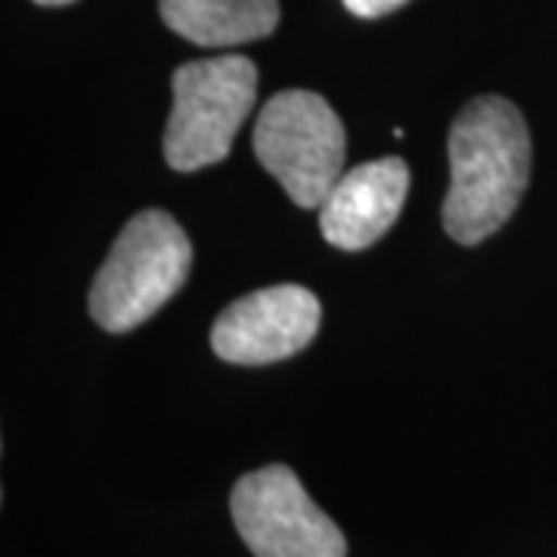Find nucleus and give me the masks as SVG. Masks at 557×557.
I'll return each instance as SVG.
<instances>
[{
    "instance_id": "obj_10",
    "label": "nucleus",
    "mask_w": 557,
    "mask_h": 557,
    "mask_svg": "<svg viewBox=\"0 0 557 557\" xmlns=\"http://www.w3.org/2000/svg\"><path fill=\"white\" fill-rule=\"evenodd\" d=\"M40 7H62V3H72V0H35Z\"/></svg>"
},
{
    "instance_id": "obj_8",
    "label": "nucleus",
    "mask_w": 557,
    "mask_h": 557,
    "mask_svg": "<svg viewBox=\"0 0 557 557\" xmlns=\"http://www.w3.org/2000/svg\"><path fill=\"white\" fill-rule=\"evenodd\" d=\"M161 20L199 47H239L273 35L278 0H159Z\"/></svg>"
},
{
    "instance_id": "obj_9",
    "label": "nucleus",
    "mask_w": 557,
    "mask_h": 557,
    "mask_svg": "<svg viewBox=\"0 0 557 557\" xmlns=\"http://www.w3.org/2000/svg\"><path fill=\"white\" fill-rule=\"evenodd\" d=\"M341 3L359 20H379V16H387L399 7H406L409 0H341Z\"/></svg>"
},
{
    "instance_id": "obj_7",
    "label": "nucleus",
    "mask_w": 557,
    "mask_h": 557,
    "mask_svg": "<svg viewBox=\"0 0 557 557\" xmlns=\"http://www.w3.org/2000/svg\"><path fill=\"white\" fill-rule=\"evenodd\" d=\"M409 196V168L403 159H375L341 174L319 205V230L341 251H362L397 223Z\"/></svg>"
},
{
    "instance_id": "obj_5",
    "label": "nucleus",
    "mask_w": 557,
    "mask_h": 557,
    "mask_svg": "<svg viewBox=\"0 0 557 557\" xmlns=\"http://www.w3.org/2000/svg\"><path fill=\"white\" fill-rule=\"evenodd\" d=\"M233 523L255 557H347L344 533L285 465L251 471L236 483Z\"/></svg>"
},
{
    "instance_id": "obj_2",
    "label": "nucleus",
    "mask_w": 557,
    "mask_h": 557,
    "mask_svg": "<svg viewBox=\"0 0 557 557\" xmlns=\"http://www.w3.org/2000/svg\"><path fill=\"white\" fill-rule=\"evenodd\" d=\"M193 245L168 211H143L121 230L90 288V317L106 332H131L177 295Z\"/></svg>"
},
{
    "instance_id": "obj_3",
    "label": "nucleus",
    "mask_w": 557,
    "mask_h": 557,
    "mask_svg": "<svg viewBox=\"0 0 557 557\" xmlns=\"http://www.w3.org/2000/svg\"><path fill=\"white\" fill-rule=\"evenodd\" d=\"M258 100V69L245 57H214L174 72V109L164 127V159L174 171H201L230 156Z\"/></svg>"
},
{
    "instance_id": "obj_4",
    "label": "nucleus",
    "mask_w": 557,
    "mask_h": 557,
    "mask_svg": "<svg viewBox=\"0 0 557 557\" xmlns=\"http://www.w3.org/2000/svg\"><path fill=\"white\" fill-rule=\"evenodd\" d=\"M255 156L298 208H319L344 174V124L319 94L285 90L260 109Z\"/></svg>"
},
{
    "instance_id": "obj_1",
    "label": "nucleus",
    "mask_w": 557,
    "mask_h": 557,
    "mask_svg": "<svg viewBox=\"0 0 557 557\" xmlns=\"http://www.w3.org/2000/svg\"><path fill=\"white\" fill-rule=\"evenodd\" d=\"M533 146L518 106L502 97L471 100L449 131V193L443 226L461 245L493 236L518 211L530 183Z\"/></svg>"
},
{
    "instance_id": "obj_6",
    "label": "nucleus",
    "mask_w": 557,
    "mask_h": 557,
    "mask_svg": "<svg viewBox=\"0 0 557 557\" xmlns=\"http://www.w3.org/2000/svg\"><path fill=\"white\" fill-rule=\"evenodd\" d=\"M322 307L304 285H270L230 304L211 329V347L236 366H267L317 338Z\"/></svg>"
}]
</instances>
